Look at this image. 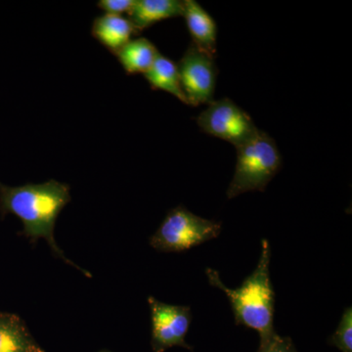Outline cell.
Masks as SVG:
<instances>
[{"instance_id": "1", "label": "cell", "mask_w": 352, "mask_h": 352, "mask_svg": "<svg viewBox=\"0 0 352 352\" xmlns=\"http://www.w3.org/2000/svg\"><path fill=\"white\" fill-rule=\"evenodd\" d=\"M69 201L68 185L54 179L18 187H8L0 183V210L3 214H13L19 217L24 224V234L27 237L32 241L39 238L47 241L57 256L90 277L89 273L66 258L54 239L58 215Z\"/></svg>"}, {"instance_id": "2", "label": "cell", "mask_w": 352, "mask_h": 352, "mask_svg": "<svg viewBox=\"0 0 352 352\" xmlns=\"http://www.w3.org/2000/svg\"><path fill=\"white\" fill-rule=\"evenodd\" d=\"M271 248L267 240L261 241V254L258 266L239 288L231 289L220 280L217 270H207L208 282L226 294L232 307L237 325L256 330L261 342L274 335L275 293L271 283L270 264Z\"/></svg>"}, {"instance_id": "3", "label": "cell", "mask_w": 352, "mask_h": 352, "mask_svg": "<svg viewBox=\"0 0 352 352\" xmlns=\"http://www.w3.org/2000/svg\"><path fill=\"white\" fill-rule=\"evenodd\" d=\"M236 149L235 173L226 192L230 200L247 192H263L282 166L276 142L263 131Z\"/></svg>"}, {"instance_id": "4", "label": "cell", "mask_w": 352, "mask_h": 352, "mask_svg": "<svg viewBox=\"0 0 352 352\" xmlns=\"http://www.w3.org/2000/svg\"><path fill=\"white\" fill-rule=\"evenodd\" d=\"M221 232V223L203 219L179 206L173 208L150 239L159 252H183L214 239Z\"/></svg>"}, {"instance_id": "5", "label": "cell", "mask_w": 352, "mask_h": 352, "mask_svg": "<svg viewBox=\"0 0 352 352\" xmlns=\"http://www.w3.org/2000/svg\"><path fill=\"white\" fill-rule=\"evenodd\" d=\"M201 131L236 148L258 133L251 116L229 98L212 100L197 118Z\"/></svg>"}, {"instance_id": "6", "label": "cell", "mask_w": 352, "mask_h": 352, "mask_svg": "<svg viewBox=\"0 0 352 352\" xmlns=\"http://www.w3.org/2000/svg\"><path fill=\"white\" fill-rule=\"evenodd\" d=\"M177 67L183 94L188 105L197 107L214 100L217 76L214 57L191 43Z\"/></svg>"}, {"instance_id": "7", "label": "cell", "mask_w": 352, "mask_h": 352, "mask_svg": "<svg viewBox=\"0 0 352 352\" xmlns=\"http://www.w3.org/2000/svg\"><path fill=\"white\" fill-rule=\"evenodd\" d=\"M152 339L154 352H164L173 346H182L193 351L185 342L192 322L191 308L185 305H170L150 296Z\"/></svg>"}, {"instance_id": "8", "label": "cell", "mask_w": 352, "mask_h": 352, "mask_svg": "<svg viewBox=\"0 0 352 352\" xmlns=\"http://www.w3.org/2000/svg\"><path fill=\"white\" fill-rule=\"evenodd\" d=\"M183 17L194 45L210 56L217 55V25L214 18L195 0H184Z\"/></svg>"}, {"instance_id": "9", "label": "cell", "mask_w": 352, "mask_h": 352, "mask_svg": "<svg viewBox=\"0 0 352 352\" xmlns=\"http://www.w3.org/2000/svg\"><path fill=\"white\" fill-rule=\"evenodd\" d=\"M183 12L184 2L180 0H135L127 15L140 32L162 21L183 16Z\"/></svg>"}, {"instance_id": "10", "label": "cell", "mask_w": 352, "mask_h": 352, "mask_svg": "<svg viewBox=\"0 0 352 352\" xmlns=\"http://www.w3.org/2000/svg\"><path fill=\"white\" fill-rule=\"evenodd\" d=\"M91 34L99 43L116 54L138 32L129 18L103 14L94 20Z\"/></svg>"}, {"instance_id": "11", "label": "cell", "mask_w": 352, "mask_h": 352, "mask_svg": "<svg viewBox=\"0 0 352 352\" xmlns=\"http://www.w3.org/2000/svg\"><path fill=\"white\" fill-rule=\"evenodd\" d=\"M159 54L152 41L145 38H138L129 41L115 55L126 74L144 75Z\"/></svg>"}, {"instance_id": "12", "label": "cell", "mask_w": 352, "mask_h": 352, "mask_svg": "<svg viewBox=\"0 0 352 352\" xmlns=\"http://www.w3.org/2000/svg\"><path fill=\"white\" fill-rule=\"evenodd\" d=\"M0 352H44L24 324L12 315L0 316Z\"/></svg>"}, {"instance_id": "13", "label": "cell", "mask_w": 352, "mask_h": 352, "mask_svg": "<svg viewBox=\"0 0 352 352\" xmlns=\"http://www.w3.org/2000/svg\"><path fill=\"white\" fill-rule=\"evenodd\" d=\"M144 78L154 89L162 90L175 96L178 100L187 104L186 97L183 94L180 83L177 64L170 58L160 53L151 68L144 74Z\"/></svg>"}, {"instance_id": "14", "label": "cell", "mask_w": 352, "mask_h": 352, "mask_svg": "<svg viewBox=\"0 0 352 352\" xmlns=\"http://www.w3.org/2000/svg\"><path fill=\"white\" fill-rule=\"evenodd\" d=\"M331 346L342 352H352V308L346 307L336 332L329 339Z\"/></svg>"}, {"instance_id": "15", "label": "cell", "mask_w": 352, "mask_h": 352, "mask_svg": "<svg viewBox=\"0 0 352 352\" xmlns=\"http://www.w3.org/2000/svg\"><path fill=\"white\" fill-rule=\"evenodd\" d=\"M258 352H298L293 340L275 333L272 337L261 342Z\"/></svg>"}, {"instance_id": "16", "label": "cell", "mask_w": 352, "mask_h": 352, "mask_svg": "<svg viewBox=\"0 0 352 352\" xmlns=\"http://www.w3.org/2000/svg\"><path fill=\"white\" fill-rule=\"evenodd\" d=\"M135 0H100L97 6L109 15L122 16L129 14Z\"/></svg>"}, {"instance_id": "17", "label": "cell", "mask_w": 352, "mask_h": 352, "mask_svg": "<svg viewBox=\"0 0 352 352\" xmlns=\"http://www.w3.org/2000/svg\"><path fill=\"white\" fill-rule=\"evenodd\" d=\"M101 352H109V351H101Z\"/></svg>"}]
</instances>
